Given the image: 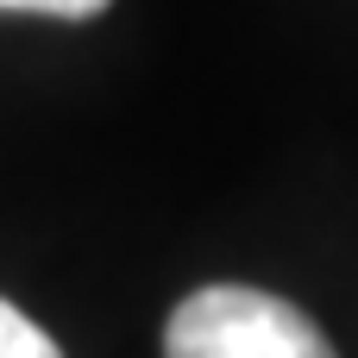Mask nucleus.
Masks as SVG:
<instances>
[{"label":"nucleus","instance_id":"obj_2","mask_svg":"<svg viewBox=\"0 0 358 358\" xmlns=\"http://www.w3.org/2000/svg\"><path fill=\"white\" fill-rule=\"evenodd\" d=\"M0 358H63V352H57V340H50L25 308H13V302L0 296Z\"/></svg>","mask_w":358,"mask_h":358},{"label":"nucleus","instance_id":"obj_1","mask_svg":"<svg viewBox=\"0 0 358 358\" xmlns=\"http://www.w3.org/2000/svg\"><path fill=\"white\" fill-rule=\"evenodd\" d=\"M164 358H340L334 340L283 296L214 283L176 302L164 327Z\"/></svg>","mask_w":358,"mask_h":358},{"label":"nucleus","instance_id":"obj_3","mask_svg":"<svg viewBox=\"0 0 358 358\" xmlns=\"http://www.w3.org/2000/svg\"><path fill=\"white\" fill-rule=\"evenodd\" d=\"M107 0H0V13H50V19H94Z\"/></svg>","mask_w":358,"mask_h":358}]
</instances>
